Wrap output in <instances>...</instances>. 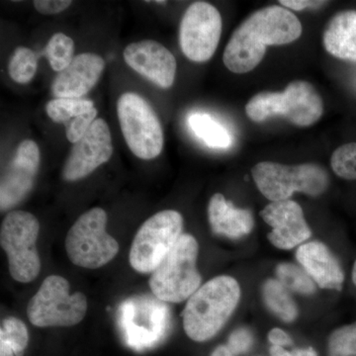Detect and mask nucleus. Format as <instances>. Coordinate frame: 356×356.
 <instances>
[{"mask_svg":"<svg viewBox=\"0 0 356 356\" xmlns=\"http://www.w3.org/2000/svg\"><path fill=\"white\" fill-rule=\"evenodd\" d=\"M44 51L51 69L55 72H63L74 60V40L64 33H56L49 40Z\"/></svg>","mask_w":356,"mask_h":356,"instance_id":"nucleus-24","label":"nucleus"},{"mask_svg":"<svg viewBox=\"0 0 356 356\" xmlns=\"http://www.w3.org/2000/svg\"><path fill=\"white\" fill-rule=\"evenodd\" d=\"M257 188L271 202L289 200L294 192L307 195H322L329 186V175L316 163L285 165L261 161L252 170Z\"/></svg>","mask_w":356,"mask_h":356,"instance_id":"nucleus-5","label":"nucleus"},{"mask_svg":"<svg viewBox=\"0 0 356 356\" xmlns=\"http://www.w3.org/2000/svg\"><path fill=\"white\" fill-rule=\"evenodd\" d=\"M49 118L65 127L67 140L76 144L96 120L98 111L91 100L83 98H55L47 103Z\"/></svg>","mask_w":356,"mask_h":356,"instance_id":"nucleus-18","label":"nucleus"},{"mask_svg":"<svg viewBox=\"0 0 356 356\" xmlns=\"http://www.w3.org/2000/svg\"><path fill=\"white\" fill-rule=\"evenodd\" d=\"M222 27L216 7L205 1L193 2L180 22L179 44L185 57L195 63L209 60L217 50Z\"/></svg>","mask_w":356,"mask_h":356,"instance_id":"nucleus-11","label":"nucleus"},{"mask_svg":"<svg viewBox=\"0 0 356 356\" xmlns=\"http://www.w3.org/2000/svg\"><path fill=\"white\" fill-rule=\"evenodd\" d=\"M331 165L337 177L356 180V143L337 147L332 154Z\"/></svg>","mask_w":356,"mask_h":356,"instance_id":"nucleus-27","label":"nucleus"},{"mask_svg":"<svg viewBox=\"0 0 356 356\" xmlns=\"http://www.w3.org/2000/svg\"><path fill=\"white\" fill-rule=\"evenodd\" d=\"M107 214L95 207L83 213L65 236V248L74 266L96 269L106 266L118 254L119 243L106 231Z\"/></svg>","mask_w":356,"mask_h":356,"instance_id":"nucleus-6","label":"nucleus"},{"mask_svg":"<svg viewBox=\"0 0 356 356\" xmlns=\"http://www.w3.org/2000/svg\"><path fill=\"white\" fill-rule=\"evenodd\" d=\"M189 127L207 146L213 149H227L231 146L232 138L228 131L210 115L195 113L188 118Z\"/></svg>","mask_w":356,"mask_h":356,"instance_id":"nucleus-21","label":"nucleus"},{"mask_svg":"<svg viewBox=\"0 0 356 356\" xmlns=\"http://www.w3.org/2000/svg\"><path fill=\"white\" fill-rule=\"evenodd\" d=\"M184 218L175 210H165L149 218L134 238L129 262L137 273H153L182 236Z\"/></svg>","mask_w":356,"mask_h":356,"instance_id":"nucleus-9","label":"nucleus"},{"mask_svg":"<svg viewBox=\"0 0 356 356\" xmlns=\"http://www.w3.org/2000/svg\"><path fill=\"white\" fill-rule=\"evenodd\" d=\"M211 356H234L228 346H220L215 348Z\"/></svg>","mask_w":356,"mask_h":356,"instance_id":"nucleus-34","label":"nucleus"},{"mask_svg":"<svg viewBox=\"0 0 356 356\" xmlns=\"http://www.w3.org/2000/svg\"><path fill=\"white\" fill-rule=\"evenodd\" d=\"M330 356H356V323L343 325L329 339Z\"/></svg>","mask_w":356,"mask_h":356,"instance_id":"nucleus-28","label":"nucleus"},{"mask_svg":"<svg viewBox=\"0 0 356 356\" xmlns=\"http://www.w3.org/2000/svg\"><path fill=\"white\" fill-rule=\"evenodd\" d=\"M323 40L327 53L339 60L356 63V11L336 14L325 27Z\"/></svg>","mask_w":356,"mask_h":356,"instance_id":"nucleus-20","label":"nucleus"},{"mask_svg":"<svg viewBox=\"0 0 356 356\" xmlns=\"http://www.w3.org/2000/svg\"><path fill=\"white\" fill-rule=\"evenodd\" d=\"M38 69V58L31 49L18 47L8 64V72L15 83L26 84L34 79Z\"/></svg>","mask_w":356,"mask_h":356,"instance_id":"nucleus-25","label":"nucleus"},{"mask_svg":"<svg viewBox=\"0 0 356 356\" xmlns=\"http://www.w3.org/2000/svg\"><path fill=\"white\" fill-rule=\"evenodd\" d=\"M271 356H318L313 348H300L293 351H287L281 346H273L270 348Z\"/></svg>","mask_w":356,"mask_h":356,"instance_id":"nucleus-31","label":"nucleus"},{"mask_svg":"<svg viewBox=\"0 0 356 356\" xmlns=\"http://www.w3.org/2000/svg\"><path fill=\"white\" fill-rule=\"evenodd\" d=\"M88 307L83 293L70 295L69 281L50 275L28 303L27 317L39 327H72L83 320Z\"/></svg>","mask_w":356,"mask_h":356,"instance_id":"nucleus-8","label":"nucleus"},{"mask_svg":"<svg viewBox=\"0 0 356 356\" xmlns=\"http://www.w3.org/2000/svg\"><path fill=\"white\" fill-rule=\"evenodd\" d=\"M240 298V285L231 276L208 281L192 295L182 312L185 334L198 343L209 341L226 324Z\"/></svg>","mask_w":356,"mask_h":356,"instance_id":"nucleus-2","label":"nucleus"},{"mask_svg":"<svg viewBox=\"0 0 356 356\" xmlns=\"http://www.w3.org/2000/svg\"><path fill=\"white\" fill-rule=\"evenodd\" d=\"M70 0H36L33 2L35 9L44 15L63 13L72 6Z\"/></svg>","mask_w":356,"mask_h":356,"instance_id":"nucleus-30","label":"nucleus"},{"mask_svg":"<svg viewBox=\"0 0 356 356\" xmlns=\"http://www.w3.org/2000/svg\"><path fill=\"white\" fill-rule=\"evenodd\" d=\"M198 252L196 238L182 234L149 277V288L156 298L168 303H180L197 291L202 280L196 266Z\"/></svg>","mask_w":356,"mask_h":356,"instance_id":"nucleus-3","label":"nucleus"},{"mask_svg":"<svg viewBox=\"0 0 356 356\" xmlns=\"http://www.w3.org/2000/svg\"><path fill=\"white\" fill-rule=\"evenodd\" d=\"M208 218L213 233L229 238H240L248 235L254 225L250 210L236 207L221 193L214 194L210 199Z\"/></svg>","mask_w":356,"mask_h":356,"instance_id":"nucleus-19","label":"nucleus"},{"mask_svg":"<svg viewBox=\"0 0 356 356\" xmlns=\"http://www.w3.org/2000/svg\"><path fill=\"white\" fill-rule=\"evenodd\" d=\"M296 257L318 287L337 291L343 289V268L324 243L317 241L304 243L297 250Z\"/></svg>","mask_w":356,"mask_h":356,"instance_id":"nucleus-17","label":"nucleus"},{"mask_svg":"<svg viewBox=\"0 0 356 356\" xmlns=\"http://www.w3.org/2000/svg\"><path fill=\"white\" fill-rule=\"evenodd\" d=\"M29 343V332L22 321L4 318L0 327V356H21Z\"/></svg>","mask_w":356,"mask_h":356,"instance_id":"nucleus-23","label":"nucleus"},{"mask_svg":"<svg viewBox=\"0 0 356 356\" xmlns=\"http://www.w3.org/2000/svg\"><path fill=\"white\" fill-rule=\"evenodd\" d=\"M324 112L322 97L311 83L292 81L282 92H261L250 98L245 113L261 123L271 117H284L298 127H308L320 120Z\"/></svg>","mask_w":356,"mask_h":356,"instance_id":"nucleus-4","label":"nucleus"},{"mask_svg":"<svg viewBox=\"0 0 356 356\" xmlns=\"http://www.w3.org/2000/svg\"><path fill=\"white\" fill-rule=\"evenodd\" d=\"M276 275L281 284L292 291L305 295L313 294L316 291L315 282L305 269L300 268L294 264H280L276 268Z\"/></svg>","mask_w":356,"mask_h":356,"instance_id":"nucleus-26","label":"nucleus"},{"mask_svg":"<svg viewBox=\"0 0 356 356\" xmlns=\"http://www.w3.org/2000/svg\"><path fill=\"white\" fill-rule=\"evenodd\" d=\"M280 3L282 4L283 7H287V8L292 9V10L301 11L308 8V7L323 6V4L327 3V2L310 1V0H281Z\"/></svg>","mask_w":356,"mask_h":356,"instance_id":"nucleus-32","label":"nucleus"},{"mask_svg":"<svg viewBox=\"0 0 356 356\" xmlns=\"http://www.w3.org/2000/svg\"><path fill=\"white\" fill-rule=\"evenodd\" d=\"M262 295L267 308L281 320L292 322L298 316L294 300L280 281L267 280L262 288Z\"/></svg>","mask_w":356,"mask_h":356,"instance_id":"nucleus-22","label":"nucleus"},{"mask_svg":"<svg viewBox=\"0 0 356 356\" xmlns=\"http://www.w3.org/2000/svg\"><path fill=\"white\" fill-rule=\"evenodd\" d=\"M154 3H159V4H165V1H154Z\"/></svg>","mask_w":356,"mask_h":356,"instance_id":"nucleus-36","label":"nucleus"},{"mask_svg":"<svg viewBox=\"0 0 356 356\" xmlns=\"http://www.w3.org/2000/svg\"><path fill=\"white\" fill-rule=\"evenodd\" d=\"M40 159L38 145L32 140H23L1 177V211L15 207L31 192L38 173Z\"/></svg>","mask_w":356,"mask_h":356,"instance_id":"nucleus-13","label":"nucleus"},{"mask_svg":"<svg viewBox=\"0 0 356 356\" xmlns=\"http://www.w3.org/2000/svg\"><path fill=\"white\" fill-rule=\"evenodd\" d=\"M261 216L273 228L267 238L274 247L291 250L310 238L312 232L303 210L295 201L271 202L261 211Z\"/></svg>","mask_w":356,"mask_h":356,"instance_id":"nucleus-15","label":"nucleus"},{"mask_svg":"<svg viewBox=\"0 0 356 356\" xmlns=\"http://www.w3.org/2000/svg\"><path fill=\"white\" fill-rule=\"evenodd\" d=\"M353 283H355V286H356V261L355 262V266H353Z\"/></svg>","mask_w":356,"mask_h":356,"instance_id":"nucleus-35","label":"nucleus"},{"mask_svg":"<svg viewBox=\"0 0 356 356\" xmlns=\"http://www.w3.org/2000/svg\"><path fill=\"white\" fill-rule=\"evenodd\" d=\"M268 339L273 343V346H281V348L292 344L291 337L280 329L271 330L268 334Z\"/></svg>","mask_w":356,"mask_h":356,"instance_id":"nucleus-33","label":"nucleus"},{"mask_svg":"<svg viewBox=\"0 0 356 356\" xmlns=\"http://www.w3.org/2000/svg\"><path fill=\"white\" fill-rule=\"evenodd\" d=\"M104 67V60L100 56L79 54L55 77L51 86V95L56 98H83L95 88Z\"/></svg>","mask_w":356,"mask_h":356,"instance_id":"nucleus-16","label":"nucleus"},{"mask_svg":"<svg viewBox=\"0 0 356 356\" xmlns=\"http://www.w3.org/2000/svg\"><path fill=\"white\" fill-rule=\"evenodd\" d=\"M302 24L290 10L280 6L264 7L243 21L232 35L222 62L234 74H247L266 56L268 46H282L296 41Z\"/></svg>","mask_w":356,"mask_h":356,"instance_id":"nucleus-1","label":"nucleus"},{"mask_svg":"<svg viewBox=\"0 0 356 356\" xmlns=\"http://www.w3.org/2000/svg\"><path fill=\"white\" fill-rule=\"evenodd\" d=\"M126 64L161 88L175 83L177 64L172 51L153 40L128 44L123 53Z\"/></svg>","mask_w":356,"mask_h":356,"instance_id":"nucleus-14","label":"nucleus"},{"mask_svg":"<svg viewBox=\"0 0 356 356\" xmlns=\"http://www.w3.org/2000/svg\"><path fill=\"white\" fill-rule=\"evenodd\" d=\"M113 154L112 136L108 124L98 118L86 135L72 147L63 168L65 181L74 182L88 177L104 165Z\"/></svg>","mask_w":356,"mask_h":356,"instance_id":"nucleus-12","label":"nucleus"},{"mask_svg":"<svg viewBox=\"0 0 356 356\" xmlns=\"http://www.w3.org/2000/svg\"><path fill=\"white\" fill-rule=\"evenodd\" d=\"M254 343L252 332L247 329H238L229 336L228 348L234 355H240L250 350Z\"/></svg>","mask_w":356,"mask_h":356,"instance_id":"nucleus-29","label":"nucleus"},{"mask_svg":"<svg viewBox=\"0 0 356 356\" xmlns=\"http://www.w3.org/2000/svg\"><path fill=\"white\" fill-rule=\"evenodd\" d=\"M39 233L38 219L26 211H11L2 221L0 245L8 259L11 277L17 282H32L41 271Z\"/></svg>","mask_w":356,"mask_h":356,"instance_id":"nucleus-7","label":"nucleus"},{"mask_svg":"<svg viewBox=\"0 0 356 356\" xmlns=\"http://www.w3.org/2000/svg\"><path fill=\"white\" fill-rule=\"evenodd\" d=\"M122 134L129 149L142 159H153L163 152L165 137L158 115L139 95L123 93L117 102Z\"/></svg>","mask_w":356,"mask_h":356,"instance_id":"nucleus-10","label":"nucleus"}]
</instances>
